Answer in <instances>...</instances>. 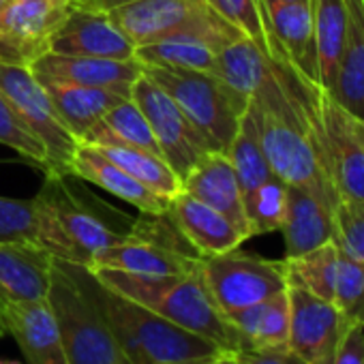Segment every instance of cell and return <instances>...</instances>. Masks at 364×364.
Returning <instances> with one entry per match:
<instances>
[{
    "label": "cell",
    "instance_id": "6da1fadb",
    "mask_svg": "<svg viewBox=\"0 0 364 364\" xmlns=\"http://www.w3.org/2000/svg\"><path fill=\"white\" fill-rule=\"evenodd\" d=\"M249 109L257 122L259 141L272 173L289 187L311 191L334 210L338 196L311 146L304 107L287 60H272L266 82L249 101Z\"/></svg>",
    "mask_w": 364,
    "mask_h": 364
},
{
    "label": "cell",
    "instance_id": "7a4b0ae2",
    "mask_svg": "<svg viewBox=\"0 0 364 364\" xmlns=\"http://www.w3.org/2000/svg\"><path fill=\"white\" fill-rule=\"evenodd\" d=\"M202 264V262H200ZM92 270V268H90ZM95 277L116 294L154 311L171 323L196 332L223 351L234 353L242 349V341L221 309L215 304L202 268L176 277H146L120 270H92Z\"/></svg>",
    "mask_w": 364,
    "mask_h": 364
},
{
    "label": "cell",
    "instance_id": "3957f363",
    "mask_svg": "<svg viewBox=\"0 0 364 364\" xmlns=\"http://www.w3.org/2000/svg\"><path fill=\"white\" fill-rule=\"evenodd\" d=\"M48 304L69 364H131L112 332L88 266L54 259Z\"/></svg>",
    "mask_w": 364,
    "mask_h": 364
},
{
    "label": "cell",
    "instance_id": "277c9868",
    "mask_svg": "<svg viewBox=\"0 0 364 364\" xmlns=\"http://www.w3.org/2000/svg\"><path fill=\"white\" fill-rule=\"evenodd\" d=\"M41 219V247L56 259L88 266L95 255L122 242L131 230H118L103 215V204L77 196L69 185V173H46L35 196Z\"/></svg>",
    "mask_w": 364,
    "mask_h": 364
},
{
    "label": "cell",
    "instance_id": "5b68a950",
    "mask_svg": "<svg viewBox=\"0 0 364 364\" xmlns=\"http://www.w3.org/2000/svg\"><path fill=\"white\" fill-rule=\"evenodd\" d=\"M97 296L112 332L131 364H187L215 360L225 353L213 341L180 328L154 311L116 294L99 279Z\"/></svg>",
    "mask_w": 364,
    "mask_h": 364
},
{
    "label": "cell",
    "instance_id": "8992f818",
    "mask_svg": "<svg viewBox=\"0 0 364 364\" xmlns=\"http://www.w3.org/2000/svg\"><path fill=\"white\" fill-rule=\"evenodd\" d=\"M291 69L304 107L309 139L326 178L332 182L338 200H364V150L351 131L347 109L326 86L306 77L294 65Z\"/></svg>",
    "mask_w": 364,
    "mask_h": 364
},
{
    "label": "cell",
    "instance_id": "52a82bcc",
    "mask_svg": "<svg viewBox=\"0 0 364 364\" xmlns=\"http://www.w3.org/2000/svg\"><path fill=\"white\" fill-rule=\"evenodd\" d=\"M141 73L161 86L198 127L210 150L228 152L249 99L208 71L141 65Z\"/></svg>",
    "mask_w": 364,
    "mask_h": 364
},
{
    "label": "cell",
    "instance_id": "ba28073f",
    "mask_svg": "<svg viewBox=\"0 0 364 364\" xmlns=\"http://www.w3.org/2000/svg\"><path fill=\"white\" fill-rule=\"evenodd\" d=\"M109 16L135 48L171 35H198L221 52L247 37L215 11L208 0H133L109 9Z\"/></svg>",
    "mask_w": 364,
    "mask_h": 364
},
{
    "label": "cell",
    "instance_id": "9c48e42d",
    "mask_svg": "<svg viewBox=\"0 0 364 364\" xmlns=\"http://www.w3.org/2000/svg\"><path fill=\"white\" fill-rule=\"evenodd\" d=\"M200 262L202 255L176 230L169 215H146V219L133 221L122 242L97 253L90 268L146 277H176L193 272Z\"/></svg>",
    "mask_w": 364,
    "mask_h": 364
},
{
    "label": "cell",
    "instance_id": "30bf717a",
    "mask_svg": "<svg viewBox=\"0 0 364 364\" xmlns=\"http://www.w3.org/2000/svg\"><path fill=\"white\" fill-rule=\"evenodd\" d=\"M204 283L223 315L268 300L287 289L285 262H272L238 249L202 257Z\"/></svg>",
    "mask_w": 364,
    "mask_h": 364
},
{
    "label": "cell",
    "instance_id": "8fae6325",
    "mask_svg": "<svg viewBox=\"0 0 364 364\" xmlns=\"http://www.w3.org/2000/svg\"><path fill=\"white\" fill-rule=\"evenodd\" d=\"M0 90L14 103L16 112L28 124V129L43 141L50 161L48 173H69V165L80 146V139L65 124L52 103V97L37 80L33 69L0 63Z\"/></svg>",
    "mask_w": 364,
    "mask_h": 364
},
{
    "label": "cell",
    "instance_id": "7c38bea8",
    "mask_svg": "<svg viewBox=\"0 0 364 364\" xmlns=\"http://www.w3.org/2000/svg\"><path fill=\"white\" fill-rule=\"evenodd\" d=\"M131 99L144 112L161 156L178 173L180 180H185L191 167L206 152H210L208 141L187 118V114L180 109V105L144 73L135 80Z\"/></svg>",
    "mask_w": 364,
    "mask_h": 364
},
{
    "label": "cell",
    "instance_id": "4fadbf2b",
    "mask_svg": "<svg viewBox=\"0 0 364 364\" xmlns=\"http://www.w3.org/2000/svg\"><path fill=\"white\" fill-rule=\"evenodd\" d=\"M73 3L9 0L0 11V63L33 67L50 54V43Z\"/></svg>",
    "mask_w": 364,
    "mask_h": 364
},
{
    "label": "cell",
    "instance_id": "5bb4252c",
    "mask_svg": "<svg viewBox=\"0 0 364 364\" xmlns=\"http://www.w3.org/2000/svg\"><path fill=\"white\" fill-rule=\"evenodd\" d=\"M289 298V349L306 364H330L336 347L349 330V319L334 302L323 300L298 283L287 281Z\"/></svg>",
    "mask_w": 364,
    "mask_h": 364
},
{
    "label": "cell",
    "instance_id": "9a60e30c",
    "mask_svg": "<svg viewBox=\"0 0 364 364\" xmlns=\"http://www.w3.org/2000/svg\"><path fill=\"white\" fill-rule=\"evenodd\" d=\"M52 54L131 60L135 43L116 26L109 11L71 5L50 43Z\"/></svg>",
    "mask_w": 364,
    "mask_h": 364
},
{
    "label": "cell",
    "instance_id": "2e32d148",
    "mask_svg": "<svg viewBox=\"0 0 364 364\" xmlns=\"http://www.w3.org/2000/svg\"><path fill=\"white\" fill-rule=\"evenodd\" d=\"M14 336L26 364H69L48 300L16 302L0 291V338Z\"/></svg>",
    "mask_w": 364,
    "mask_h": 364
},
{
    "label": "cell",
    "instance_id": "e0dca14e",
    "mask_svg": "<svg viewBox=\"0 0 364 364\" xmlns=\"http://www.w3.org/2000/svg\"><path fill=\"white\" fill-rule=\"evenodd\" d=\"M259 5L272 41V60H287L300 73L319 82L311 3L259 0Z\"/></svg>",
    "mask_w": 364,
    "mask_h": 364
},
{
    "label": "cell",
    "instance_id": "ac0fdd59",
    "mask_svg": "<svg viewBox=\"0 0 364 364\" xmlns=\"http://www.w3.org/2000/svg\"><path fill=\"white\" fill-rule=\"evenodd\" d=\"M31 69L37 77L86 88H105L127 97H131V88L141 75V65L137 58L114 60L92 56H65L52 52L41 56Z\"/></svg>",
    "mask_w": 364,
    "mask_h": 364
},
{
    "label": "cell",
    "instance_id": "d6986e66",
    "mask_svg": "<svg viewBox=\"0 0 364 364\" xmlns=\"http://www.w3.org/2000/svg\"><path fill=\"white\" fill-rule=\"evenodd\" d=\"M182 191L228 217L247 238H251L242 189L225 152H206L182 180Z\"/></svg>",
    "mask_w": 364,
    "mask_h": 364
},
{
    "label": "cell",
    "instance_id": "ffe728a7",
    "mask_svg": "<svg viewBox=\"0 0 364 364\" xmlns=\"http://www.w3.org/2000/svg\"><path fill=\"white\" fill-rule=\"evenodd\" d=\"M69 173L75 178H82L86 182H92V185L101 187L103 191L131 204L141 215L159 217V215H167V210H169V204H171L169 198H163V196L150 191L137 178L127 173L120 165H116L114 161L103 156L95 146L80 141V146L71 159Z\"/></svg>",
    "mask_w": 364,
    "mask_h": 364
},
{
    "label": "cell",
    "instance_id": "44dd1931",
    "mask_svg": "<svg viewBox=\"0 0 364 364\" xmlns=\"http://www.w3.org/2000/svg\"><path fill=\"white\" fill-rule=\"evenodd\" d=\"M176 230L202 255H219L238 249L249 240L228 217L202 204L187 191H180L167 210Z\"/></svg>",
    "mask_w": 364,
    "mask_h": 364
},
{
    "label": "cell",
    "instance_id": "7402d4cb",
    "mask_svg": "<svg viewBox=\"0 0 364 364\" xmlns=\"http://www.w3.org/2000/svg\"><path fill=\"white\" fill-rule=\"evenodd\" d=\"M54 259L31 242H0V291L16 302L48 300Z\"/></svg>",
    "mask_w": 364,
    "mask_h": 364
},
{
    "label": "cell",
    "instance_id": "603a6c76",
    "mask_svg": "<svg viewBox=\"0 0 364 364\" xmlns=\"http://www.w3.org/2000/svg\"><path fill=\"white\" fill-rule=\"evenodd\" d=\"M285 259L298 257L332 240V210L311 191L287 185V208L281 230Z\"/></svg>",
    "mask_w": 364,
    "mask_h": 364
},
{
    "label": "cell",
    "instance_id": "cb8c5ba5",
    "mask_svg": "<svg viewBox=\"0 0 364 364\" xmlns=\"http://www.w3.org/2000/svg\"><path fill=\"white\" fill-rule=\"evenodd\" d=\"M343 5L345 43L332 95L347 112L364 118V0H343Z\"/></svg>",
    "mask_w": 364,
    "mask_h": 364
},
{
    "label": "cell",
    "instance_id": "d4e9b609",
    "mask_svg": "<svg viewBox=\"0 0 364 364\" xmlns=\"http://www.w3.org/2000/svg\"><path fill=\"white\" fill-rule=\"evenodd\" d=\"M242 341V349L289 347V298L287 289L225 315Z\"/></svg>",
    "mask_w": 364,
    "mask_h": 364
},
{
    "label": "cell",
    "instance_id": "484cf974",
    "mask_svg": "<svg viewBox=\"0 0 364 364\" xmlns=\"http://www.w3.org/2000/svg\"><path fill=\"white\" fill-rule=\"evenodd\" d=\"M48 95L52 97V103L65 124L71 129V133L82 139L88 129L99 122L114 105H118L124 99H131L127 95L105 90V88H86V86H75V84H63L54 82L48 77H37Z\"/></svg>",
    "mask_w": 364,
    "mask_h": 364
},
{
    "label": "cell",
    "instance_id": "4316f807",
    "mask_svg": "<svg viewBox=\"0 0 364 364\" xmlns=\"http://www.w3.org/2000/svg\"><path fill=\"white\" fill-rule=\"evenodd\" d=\"M80 141L88 146H127L161 154L150 124L133 99H124L114 105Z\"/></svg>",
    "mask_w": 364,
    "mask_h": 364
},
{
    "label": "cell",
    "instance_id": "83f0119b",
    "mask_svg": "<svg viewBox=\"0 0 364 364\" xmlns=\"http://www.w3.org/2000/svg\"><path fill=\"white\" fill-rule=\"evenodd\" d=\"M311 14L319 84L332 92L345 43V5L343 0H311Z\"/></svg>",
    "mask_w": 364,
    "mask_h": 364
},
{
    "label": "cell",
    "instance_id": "f1b7e54d",
    "mask_svg": "<svg viewBox=\"0 0 364 364\" xmlns=\"http://www.w3.org/2000/svg\"><path fill=\"white\" fill-rule=\"evenodd\" d=\"M219 50L198 35H171L135 48L139 65L215 73Z\"/></svg>",
    "mask_w": 364,
    "mask_h": 364
},
{
    "label": "cell",
    "instance_id": "f546056e",
    "mask_svg": "<svg viewBox=\"0 0 364 364\" xmlns=\"http://www.w3.org/2000/svg\"><path fill=\"white\" fill-rule=\"evenodd\" d=\"M270 65L272 58H268L255 41L240 37L217 54L215 75L251 101V97L266 82Z\"/></svg>",
    "mask_w": 364,
    "mask_h": 364
},
{
    "label": "cell",
    "instance_id": "4dcf8cb0",
    "mask_svg": "<svg viewBox=\"0 0 364 364\" xmlns=\"http://www.w3.org/2000/svg\"><path fill=\"white\" fill-rule=\"evenodd\" d=\"M95 148L103 156L120 165L127 173L137 178L150 191L163 198L173 200L182 191V180L161 154L139 148H127V146H95Z\"/></svg>",
    "mask_w": 364,
    "mask_h": 364
},
{
    "label": "cell",
    "instance_id": "1f68e13d",
    "mask_svg": "<svg viewBox=\"0 0 364 364\" xmlns=\"http://www.w3.org/2000/svg\"><path fill=\"white\" fill-rule=\"evenodd\" d=\"M230 156V163L236 171V178L240 182V189H242V198L257 189L259 185L268 178H272V169H270V163L266 159V152L262 148V141H259V133H257V122L253 118V112L247 107L242 120H240V127L225 152Z\"/></svg>",
    "mask_w": 364,
    "mask_h": 364
},
{
    "label": "cell",
    "instance_id": "d6a6232c",
    "mask_svg": "<svg viewBox=\"0 0 364 364\" xmlns=\"http://www.w3.org/2000/svg\"><path fill=\"white\" fill-rule=\"evenodd\" d=\"M283 262H285V270H287V281L298 283L300 287L309 289L311 294L332 302L336 262H338V249L332 240L326 245H319L317 249H311L298 257H289Z\"/></svg>",
    "mask_w": 364,
    "mask_h": 364
},
{
    "label": "cell",
    "instance_id": "836d02e7",
    "mask_svg": "<svg viewBox=\"0 0 364 364\" xmlns=\"http://www.w3.org/2000/svg\"><path fill=\"white\" fill-rule=\"evenodd\" d=\"M287 208V185L277 176L245 196V215L251 238L279 232Z\"/></svg>",
    "mask_w": 364,
    "mask_h": 364
},
{
    "label": "cell",
    "instance_id": "e575fe53",
    "mask_svg": "<svg viewBox=\"0 0 364 364\" xmlns=\"http://www.w3.org/2000/svg\"><path fill=\"white\" fill-rule=\"evenodd\" d=\"M0 144L16 150L22 159L39 165L46 173L50 171L48 150L43 141L28 129V124L20 118L14 103L0 90Z\"/></svg>",
    "mask_w": 364,
    "mask_h": 364
},
{
    "label": "cell",
    "instance_id": "d590c367",
    "mask_svg": "<svg viewBox=\"0 0 364 364\" xmlns=\"http://www.w3.org/2000/svg\"><path fill=\"white\" fill-rule=\"evenodd\" d=\"M0 242H31L41 247V219L35 198L16 200L0 196Z\"/></svg>",
    "mask_w": 364,
    "mask_h": 364
},
{
    "label": "cell",
    "instance_id": "8d00e7d4",
    "mask_svg": "<svg viewBox=\"0 0 364 364\" xmlns=\"http://www.w3.org/2000/svg\"><path fill=\"white\" fill-rule=\"evenodd\" d=\"M332 302L349 319V323H364V264L341 251Z\"/></svg>",
    "mask_w": 364,
    "mask_h": 364
},
{
    "label": "cell",
    "instance_id": "74e56055",
    "mask_svg": "<svg viewBox=\"0 0 364 364\" xmlns=\"http://www.w3.org/2000/svg\"><path fill=\"white\" fill-rule=\"evenodd\" d=\"M332 242L364 264V200H338L332 210Z\"/></svg>",
    "mask_w": 364,
    "mask_h": 364
},
{
    "label": "cell",
    "instance_id": "f35d334b",
    "mask_svg": "<svg viewBox=\"0 0 364 364\" xmlns=\"http://www.w3.org/2000/svg\"><path fill=\"white\" fill-rule=\"evenodd\" d=\"M208 5L232 22L240 33L259 46V50L272 58V41L266 28L259 0H208Z\"/></svg>",
    "mask_w": 364,
    "mask_h": 364
},
{
    "label": "cell",
    "instance_id": "ab89813d",
    "mask_svg": "<svg viewBox=\"0 0 364 364\" xmlns=\"http://www.w3.org/2000/svg\"><path fill=\"white\" fill-rule=\"evenodd\" d=\"M238 364H306L289 347L279 349H240L232 353Z\"/></svg>",
    "mask_w": 364,
    "mask_h": 364
},
{
    "label": "cell",
    "instance_id": "60d3db41",
    "mask_svg": "<svg viewBox=\"0 0 364 364\" xmlns=\"http://www.w3.org/2000/svg\"><path fill=\"white\" fill-rule=\"evenodd\" d=\"M330 364H364V323L349 326Z\"/></svg>",
    "mask_w": 364,
    "mask_h": 364
},
{
    "label": "cell",
    "instance_id": "b9f144b4",
    "mask_svg": "<svg viewBox=\"0 0 364 364\" xmlns=\"http://www.w3.org/2000/svg\"><path fill=\"white\" fill-rule=\"evenodd\" d=\"M73 3H75V5H82V7H90V9L109 11V9H114V7L133 3V0H73Z\"/></svg>",
    "mask_w": 364,
    "mask_h": 364
},
{
    "label": "cell",
    "instance_id": "7bdbcfd3",
    "mask_svg": "<svg viewBox=\"0 0 364 364\" xmlns=\"http://www.w3.org/2000/svg\"><path fill=\"white\" fill-rule=\"evenodd\" d=\"M347 116H349L351 131H353V135H355L358 144H360V146H362V150H364V118H360V116H355V114H351V112H347Z\"/></svg>",
    "mask_w": 364,
    "mask_h": 364
},
{
    "label": "cell",
    "instance_id": "ee69618b",
    "mask_svg": "<svg viewBox=\"0 0 364 364\" xmlns=\"http://www.w3.org/2000/svg\"><path fill=\"white\" fill-rule=\"evenodd\" d=\"M215 364H238V362H236V358H234L232 353L225 351V353H221V355L215 360Z\"/></svg>",
    "mask_w": 364,
    "mask_h": 364
},
{
    "label": "cell",
    "instance_id": "f6af8a7d",
    "mask_svg": "<svg viewBox=\"0 0 364 364\" xmlns=\"http://www.w3.org/2000/svg\"><path fill=\"white\" fill-rule=\"evenodd\" d=\"M0 364H22L20 360H3V358H0Z\"/></svg>",
    "mask_w": 364,
    "mask_h": 364
},
{
    "label": "cell",
    "instance_id": "bcb514c9",
    "mask_svg": "<svg viewBox=\"0 0 364 364\" xmlns=\"http://www.w3.org/2000/svg\"><path fill=\"white\" fill-rule=\"evenodd\" d=\"M215 360H200V362H187V364H215Z\"/></svg>",
    "mask_w": 364,
    "mask_h": 364
},
{
    "label": "cell",
    "instance_id": "7dc6e473",
    "mask_svg": "<svg viewBox=\"0 0 364 364\" xmlns=\"http://www.w3.org/2000/svg\"><path fill=\"white\" fill-rule=\"evenodd\" d=\"M283 3H311V0H283Z\"/></svg>",
    "mask_w": 364,
    "mask_h": 364
},
{
    "label": "cell",
    "instance_id": "c3c4849f",
    "mask_svg": "<svg viewBox=\"0 0 364 364\" xmlns=\"http://www.w3.org/2000/svg\"><path fill=\"white\" fill-rule=\"evenodd\" d=\"M7 5H9V0H0V11H3V9H5Z\"/></svg>",
    "mask_w": 364,
    "mask_h": 364
},
{
    "label": "cell",
    "instance_id": "681fc988",
    "mask_svg": "<svg viewBox=\"0 0 364 364\" xmlns=\"http://www.w3.org/2000/svg\"><path fill=\"white\" fill-rule=\"evenodd\" d=\"M65 3H73V0H65Z\"/></svg>",
    "mask_w": 364,
    "mask_h": 364
}]
</instances>
